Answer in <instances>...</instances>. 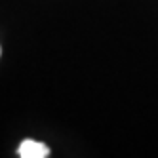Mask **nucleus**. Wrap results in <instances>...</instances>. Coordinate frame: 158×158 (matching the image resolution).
I'll return each mask as SVG.
<instances>
[{
    "mask_svg": "<svg viewBox=\"0 0 158 158\" xmlns=\"http://www.w3.org/2000/svg\"><path fill=\"white\" fill-rule=\"evenodd\" d=\"M17 154L21 158H46V156H50V149L44 143L32 141V139H25L19 145Z\"/></svg>",
    "mask_w": 158,
    "mask_h": 158,
    "instance_id": "f257e3e1",
    "label": "nucleus"
}]
</instances>
